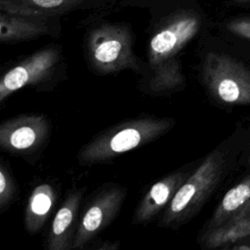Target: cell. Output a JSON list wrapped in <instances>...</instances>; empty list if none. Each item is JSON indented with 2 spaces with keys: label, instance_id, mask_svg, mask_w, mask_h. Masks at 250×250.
I'll use <instances>...</instances> for the list:
<instances>
[{
  "label": "cell",
  "instance_id": "obj_1",
  "mask_svg": "<svg viewBox=\"0 0 250 250\" xmlns=\"http://www.w3.org/2000/svg\"><path fill=\"white\" fill-rule=\"evenodd\" d=\"M174 126L171 118L144 117L113 126L95 137L78 153L83 165L105 161L163 136Z\"/></svg>",
  "mask_w": 250,
  "mask_h": 250
},
{
  "label": "cell",
  "instance_id": "obj_2",
  "mask_svg": "<svg viewBox=\"0 0 250 250\" xmlns=\"http://www.w3.org/2000/svg\"><path fill=\"white\" fill-rule=\"evenodd\" d=\"M226 166L223 150L210 152L178 189L161 219L163 227H172L193 217L218 185Z\"/></svg>",
  "mask_w": 250,
  "mask_h": 250
},
{
  "label": "cell",
  "instance_id": "obj_3",
  "mask_svg": "<svg viewBox=\"0 0 250 250\" xmlns=\"http://www.w3.org/2000/svg\"><path fill=\"white\" fill-rule=\"evenodd\" d=\"M202 78L210 94L228 104H250V67L220 53H209Z\"/></svg>",
  "mask_w": 250,
  "mask_h": 250
},
{
  "label": "cell",
  "instance_id": "obj_4",
  "mask_svg": "<svg viewBox=\"0 0 250 250\" xmlns=\"http://www.w3.org/2000/svg\"><path fill=\"white\" fill-rule=\"evenodd\" d=\"M88 54L93 68L101 73L139 69L131 36L119 26L107 25L94 30L89 38Z\"/></svg>",
  "mask_w": 250,
  "mask_h": 250
},
{
  "label": "cell",
  "instance_id": "obj_5",
  "mask_svg": "<svg viewBox=\"0 0 250 250\" xmlns=\"http://www.w3.org/2000/svg\"><path fill=\"white\" fill-rule=\"evenodd\" d=\"M125 196V188L116 186L103 190L92 200L78 222L73 249L83 248L114 219Z\"/></svg>",
  "mask_w": 250,
  "mask_h": 250
},
{
  "label": "cell",
  "instance_id": "obj_6",
  "mask_svg": "<svg viewBox=\"0 0 250 250\" xmlns=\"http://www.w3.org/2000/svg\"><path fill=\"white\" fill-rule=\"evenodd\" d=\"M50 132L48 119L39 114L13 117L1 123L0 146L5 151L27 153L37 149Z\"/></svg>",
  "mask_w": 250,
  "mask_h": 250
},
{
  "label": "cell",
  "instance_id": "obj_7",
  "mask_svg": "<svg viewBox=\"0 0 250 250\" xmlns=\"http://www.w3.org/2000/svg\"><path fill=\"white\" fill-rule=\"evenodd\" d=\"M59 52L56 48L41 50L8 70L0 81V102L16 91L48 79L56 70Z\"/></svg>",
  "mask_w": 250,
  "mask_h": 250
},
{
  "label": "cell",
  "instance_id": "obj_8",
  "mask_svg": "<svg viewBox=\"0 0 250 250\" xmlns=\"http://www.w3.org/2000/svg\"><path fill=\"white\" fill-rule=\"evenodd\" d=\"M198 27V19L195 16L187 15L156 32L149 42L148 49V61L151 67L174 58L195 35Z\"/></svg>",
  "mask_w": 250,
  "mask_h": 250
},
{
  "label": "cell",
  "instance_id": "obj_9",
  "mask_svg": "<svg viewBox=\"0 0 250 250\" xmlns=\"http://www.w3.org/2000/svg\"><path fill=\"white\" fill-rule=\"evenodd\" d=\"M189 175L186 171H177L153 184L140 201L134 215V223H147L168 206Z\"/></svg>",
  "mask_w": 250,
  "mask_h": 250
},
{
  "label": "cell",
  "instance_id": "obj_10",
  "mask_svg": "<svg viewBox=\"0 0 250 250\" xmlns=\"http://www.w3.org/2000/svg\"><path fill=\"white\" fill-rule=\"evenodd\" d=\"M82 198V191L70 192L58 210L47 239L49 250L73 249V240L77 229V214Z\"/></svg>",
  "mask_w": 250,
  "mask_h": 250
},
{
  "label": "cell",
  "instance_id": "obj_11",
  "mask_svg": "<svg viewBox=\"0 0 250 250\" xmlns=\"http://www.w3.org/2000/svg\"><path fill=\"white\" fill-rule=\"evenodd\" d=\"M249 214L250 177H247L225 194L210 218L206 230L232 223Z\"/></svg>",
  "mask_w": 250,
  "mask_h": 250
},
{
  "label": "cell",
  "instance_id": "obj_12",
  "mask_svg": "<svg viewBox=\"0 0 250 250\" xmlns=\"http://www.w3.org/2000/svg\"><path fill=\"white\" fill-rule=\"evenodd\" d=\"M48 17L29 16L2 11L0 39L2 42H19L47 34Z\"/></svg>",
  "mask_w": 250,
  "mask_h": 250
},
{
  "label": "cell",
  "instance_id": "obj_13",
  "mask_svg": "<svg viewBox=\"0 0 250 250\" xmlns=\"http://www.w3.org/2000/svg\"><path fill=\"white\" fill-rule=\"evenodd\" d=\"M56 201V192L49 184H41L32 190L25 209L24 223L29 233L38 231L48 219Z\"/></svg>",
  "mask_w": 250,
  "mask_h": 250
},
{
  "label": "cell",
  "instance_id": "obj_14",
  "mask_svg": "<svg viewBox=\"0 0 250 250\" xmlns=\"http://www.w3.org/2000/svg\"><path fill=\"white\" fill-rule=\"evenodd\" d=\"M250 237V214L222 227L205 230L201 242L205 248L225 247Z\"/></svg>",
  "mask_w": 250,
  "mask_h": 250
},
{
  "label": "cell",
  "instance_id": "obj_15",
  "mask_svg": "<svg viewBox=\"0 0 250 250\" xmlns=\"http://www.w3.org/2000/svg\"><path fill=\"white\" fill-rule=\"evenodd\" d=\"M184 82L181 62L171 58L152 67V74L147 80L146 87L149 92L159 94L178 89Z\"/></svg>",
  "mask_w": 250,
  "mask_h": 250
},
{
  "label": "cell",
  "instance_id": "obj_16",
  "mask_svg": "<svg viewBox=\"0 0 250 250\" xmlns=\"http://www.w3.org/2000/svg\"><path fill=\"white\" fill-rule=\"evenodd\" d=\"M17 192L16 183L5 164L0 167V210L4 212Z\"/></svg>",
  "mask_w": 250,
  "mask_h": 250
},
{
  "label": "cell",
  "instance_id": "obj_17",
  "mask_svg": "<svg viewBox=\"0 0 250 250\" xmlns=\"http://www.w3.org/2000/svg\"><path fill=\"white\" fill-rule=\"evenodd\" d=\"M227 28L231 33L250 40V17L232 20L227 24Z\"/></svg>",
  "mask_w": 250,
  "mask_h": 250
},
{
  "label": "cell",
  "instance_id": "obj_18",
  "mask_svg": "<svg viewBox=\"0 0 250 250\" xmlns=\"http://www.w3.org/2000/svg\"><path fill=\"white\" fill-rule=\"evenodd\" d=\"M238 4H250V0H233Z\"/></svg>",
  "mask_w": 250,
  "mask_h": 250
}]
</instances>
